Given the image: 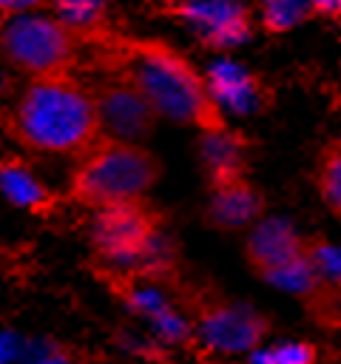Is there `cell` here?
Here are the masks:
<instances>
[{
  "instance_id": "cell-15",
  "label": "cell",
  "mask_w": 341,
  "mask_h": 364,
  "mask_svg": "<svg viewBox=\"0 0 341 364\" xmlns=\"http://www.w3.org/2000/svg\"><path fill=\"white\" fill-rule=\"evenodd\" d=\"M315 188L332 210H341V139L324 145L315 168Z\"/></svg>"
},
{
  "instance_id": "cell-12",
  "label": "cell",
  "mask_w": 341,
  "mask_h": 364,
  "mask_svg": "<svg viewBox=\"0 0 341 364\" xmlns=\"http://www.w3.org/2000/svg\"><path fill=\"white\" fill-rule=\"evenodd\" d=\"M244 156H247V142L242 134H233L227 128L216 131V134H202V159L207 168L210 188L239 179V176H247Z\"/></svg>"
},
{
  "instance_id": "cell-22",
  "label": "cell",
  "mask_w": 341,
  "mask_h": 364,
  "mask_svg": "<svg viewBox=\"0 0 341 364\" xmlns=\"http://www.w3.org/2000/svg\"><path fill=\"white\" fill-rule=\"evenodd\" d=\"M17 353H20L17 338H14L11 333H3V330H0V364H9Z\"/></svg>"
},
{
  "instance_id": "cell-4",
  "label": "cell",
  "mask_w": 341,
  "mask_h": 364,
  "mask_svg": "<svg viewBox=\"0 0 341 364\" xmlns=\"http://www.w3.org/2000/svg\"><path fill=\"white\" fill-rule=\"evenodd\" d=\"M0 46L6 57L26 74L57 77L68 68L74 57V40L60 17L43 11H26L6 20L0 31Z\"/></svg>"
},
{
  "instance_id": "cell-23",
  "label": "cell",
  "mask_w": 341,
  "mask_h": 364,
  "mask_svg": "<svg viewBox=\"0 0 341 364\" xmlns=\"http://www.w3.org/2000/svg\"><path fill=\"white\" fill-rule=\"evenodd\" d=\"M0 91H3V74H0Z\"/></svg>"
},
{
  "instance_id": "cell-7",
  "label": "cell",
  "mask_w": 341,
  "mask_h": 364,
  "mask_svg": "<svg viewBox=\"0 0 341 364\" xmlns=\"http://www.w3.org/2000/svg\"><path fill=\"white\" fill-rule=\"evenodd\" d=\"M193 336L213 353L236 355L256 350L270 336V321L247 304L207 296L193 304Z\"/></svg>"
},
{
  "instance_id": "cell-10",
  "label": "cell",
  "mask_w": 341,
  "mask_h": 364,
  "mask_svg": "<svg viewBox=\"0 0 341 364\" xmlns=\"http://www.w3.org/2000/svg\"><path fill=\"white\" fill-rule=\"evenodd\" d=\"M205 82H207L213 100L219 105H227L236 114L253 111L264 97L261 80L253 71H247V68H242L236 63H227V60L213 63L207 68V74H205Z\"/></svg>"
},
{
  "instance_id": "cell-18",
  "label": "cell",
  "mask_w": 341,
  "mask_h": 364,
  "mask_svg": "<svg viewBox=\"0 0 341 364\" xmlns=\"http://www.w3.org/2000/svg\"><path fill=\"white\" fill-rule=\"evenodd\" d=\"M307 256L321 282H341V250L324 239H307Z\"/></svg>"
},
{
  "instance_id": "cell-19",
  "label": "cell",
  "mask_w": 341,
  "mask_h": 364,
  "mask_svg": "<svg viewBox=\"0 0 341 364\" xmlns=\"http://www.w3.org/2000/svg\"><path fill=\"white\" fill-rule=\"evenodd\" d=\"M102 14V0H57V17L68 28H91Z\"/></svg>"
},
{
  "instance_id": "cell-8",
  "label": "cell",
  "mask_w": 341,
  "mask_h": 364,
  "mask_svg": "<svg viewBox=\"0 0 341 364\" xmlns=\"http://www.w3.org/2000/svg\"><path fill=\"white\" fill-rule=\"evenodd\" d=\"M170 14L185 20L210 48H230L253 34L250 9L239 0H173Z\"/></svg>"
},
{
  "instance_id": "cell-20",
  "label": "cell",
  "mask_w": 341,
  "mask_h": 364,
  "mask_svg": "<svg viewBox=\"0 0 341 364\" xmlns=\"http://www.w3.org/2000/svg\"><path fill=\"white\" fill-rule=\"evenodd\" d=\"M307 9H310V17L341 23V0H307Z\"/></svg>"
},
{
  "instance_id": "cell-11",
  "label": "cell",
  "mask_w": 341,
  "mask_h": 364,
  "mask_svg": "<svg viewBox=\"0 0 341 364\" xmlns=\"http://www.w3.org/2000/svg\"><path fill=\"white\" fill-rule=\"evenodd\" d=\"M210 219L219 228H244L253 225L264 210V196L247 176L222 182L210 188Z\"/></svg>"
},
{
  "instance_id": "cell-5",
  "label": "cell",
  "mask_w": 341,
  "mask_h": 364,
  "mask_svg": "<svg viewBox=\"0 0 341 364\" xmlns=\"http://www.w3.org/2000/svg\"><path fill=\"white\" fill-rule=\"evenodd\" d=\"M91 236H94V245L102 253V259L117 267L159 270L165 264L162 250H159L156 219L139 202L99 208Z\"/></svg>"
},
{
  "instance_id": "cell-9",
  "label": "cell",
  "mask_w": 341,
  "mask_h": 364,
  "mask_svg": "<svg viewBox=\"0 0 341 364\" xmlns=\"http://www.w3.org/2000/svg\"><path fill=\"white\" fill-rule=\"evenodd\" d=\"M97 100V114H99V128L111 136V139H136L145 136L156 119L153 108L145 102V97L125 82L122 77L114 82H105L99 88Z\"/></svg>"
},
{
  "instance_id": "cell-17",
  "label": "cell",
  "mask_w": 341,
  "mask_h": 364,
  "mask_svg": "<svg viewBox=\"0 0 341 364\" xmlns=\"http://www.w3.org/2000/svg\"><path fill=\"white\" fill-rule=\"evenodd\" d=\"M318 350L307 341H287V344H276L267 350H259L250 364H315Z\"/></svg>"
},
{
  "instance_id": "cell-2",
  "label": "cell",
  "mask_w": 341,
  "mask_h": 364,
  "mask_svg": "<svg viewBox=\"0 0 341 364\" xmlns=\"http://www.w3.org/2000/svg\"><path fill=\"white\" fill-rule=\"evenodd\" d=\"M14 134L40 154H77L91 148L99 128L97 100L80 82L57 74L37 77L11 114Z\"/></svg>"
},
{
  "instance_id": "cell-1",
  "label": "cell",
  "mask_w": 341,
  "mask_h": 364,
  "mask_svg": "<svg viewBox=\"0 0 341 364\" xmlns=\"http://www.w3.org/2000/svg\"><path fill=\"white\" fill-rule=\"evenodd\" d=\"M119 77L131 82L156 117L193 125L202 134L224 131L222 105L213 100L205 77L176 48L156 40H134L122 46Z\"/></svg>"
},
{
  "instance_id": "cell-21",
  "label": "cell",
  "mask_w": 341,
  "mask_h": 364,
  "mask_svg": "<svg viewBox=\"0 0 341 364\" xmlns=\"http://www.w3.org/2000/svg\"><path fill=\"white\" fill-rule=\"evenodd\" d=\"M45 0H0V14L14 17V14H26V11H37Z\"/></svg>"
},
{
  "instance_id": "cell-16",
  "label": "cell",
  "mask_w": 341,
  "mask_h": 364,
  "mask_svg": "<svg viewBox=\"0 0 341 364\" xmlns=\"http://www.w3.org/2000/svg\"><path fill=\"white\" fill-rule=\"evenodd\" d=\"M310 17L307 0H261V23L270 34L290 31Z\"/></svg>"
},
{
  "instance_id": "cell-6",
  "label": "cell",
  "mask_w": 341,
  "mask_h": 364,
  "mask_svg": "<svg viewBox=\"0 0 341 364\" xmlns=\"http://www.w3.org/2000/svg\"><path fill=\"white\" fill-rule=\"evenodd\" d=\"M247 264L267 282L293 290L298 296L310 293L321 279L310 264L307 239L296 233L284 219L259 222L247 239Z\"/></svg>"
},
{
  "instance_id": "cell-3",
  "label": "cell",
  "mask_w": 341,
  "mask_h": 364,
  "mask_svg": "<svg viewBox=\"0 0 341 364\" xmlns=\"http://www.w3.org/2000/svg\"><path fill=\"white\" fill-rule=\"evenodd\" d=\"M159 168L156 159L134 142L125 139H105L82 156L80 168L74 171L71 191L77 199L108 208L139 202V196L153 185Z\"/></svg>"
},
{
  "instance_id": "cell-14",
  "label": "cell",
  "mask_w": 341,
  "mask_h": 364,
  "mask_svg": "<svg viewBox=\"0 0 341 364\" xmlns=\"http://www.w3.org/2000/svg\"><path fill=\"white\" fill-rule=\"evenodd\" d=\"M304 307L315 324L341 330V282H318L310 293H304Z\"/></svg>"
},
{
  "instance_id": "cell-13",
  "label": "cell",
  "mask_w": 341,
  "mask_h": 364,
  "mask_svg": "<svg viewBox=\"0 0 341 364\" xmlns=\"http://www.w3.org/2000/svg\"><path fill=\"white\" fill-rule=\"evenodd\" d=\"M0 193L11 205L26 208V210H43L51 202V193L40 182V176L28 165L14 162V159L0 162Z\"/></svg>"
}]
</instances>
